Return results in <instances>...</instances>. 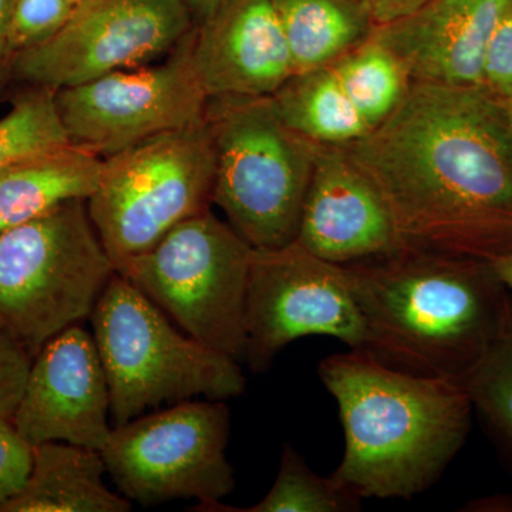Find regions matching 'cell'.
Listing matches in <instances>:
<instances>
[{
    "label": "cell",
    "mask_w": 512,
    "mask_h": 512,
    "mask_svg": "<svg viewBox=\"0 0 512 512\" xmlns=\"http://www.w3.org/2000/svg\"><path fill=\"white\" fill-rule=\"evenodd\" d=\"M481 89L501 103H512V8L500 20L488 42Z\"/></svg>",
    "instance_id": "484cf974"
},
{
    "label": "cell",
    "mask_w": 512,
    "mask_h": 512,
    "mask_svg": "<svg viewBox=\"0 0 512 512\" xmlns=\"http://www.w3.org/2000/svg\"><path fill=\"white\" fill-rule=\"evenodd\" d=\"M192 13L195 23H201L208 18L214 9L220 5L221 0H185Z\"/></svg>",
    "instance_id": "1f68e13d"
},
{
    "label": "cell",
    "mask_w": 512,
    "mask_h": 512,
    "mask_svg": "<svg viewBox=\"0 0 512 512\" xmlns=\"http://www.w3.org/2000/svg\"><path fill=\"white\" fill-rule=\"evenodd\" d=\"M116 266L87 201L0 229V325L30 356L89 320Z\"/></svg>",
    "instance_id": "8992f818"
},
{
    "label": "cell",
    "mask_w": 512,
    "mask_h": 512,
    "mask_svg": "<svg viewBox=\"0 0 512 512\" xmlns=\"http://www.w3.org/2000/svg\"><path fill=\"white\" fill-rule=\"evenodd\" d=\"M271 97L282 120L320 146H348L372 131L330 66L293 74Z\"/></svg>",
    "instance_id": "ffe728a7"
},
{
    "label": "cell",
    "mask_w": 512,
    "mask_h": 512,
    "mask_svg": "<svg viewBox=\"0 0 512 512\" xmlns=\"http://www.w3.org/2000/svg\"><path fill=\"white\" fill-rule=\"evenodd\" d=\"M227 400H185L114 426L100 453L107 476L131 503L197 500L207 511L234 491Z\"/></svg>",
    "instance_id": "9c48e42d"
},
{
    "label": "cell",
    "mask_w": 512,
    "mask_h": 512,
    "mask_svg": "<svg viewBox=\"0 0 512 512\" xmlns=\"http://www.w3.org/2000/svg\"><path fill=\"white\" fill-rule=\"evenodd\" d=\"M214 148L207 120L104 158L87 210L114 266L143 254L212 205Z\"/></svg>",
    "instance_id": "ba28073f"
},
{
    "label": "cell",
    "mask_w": 512,
    "mask_h": 512,
    "mask_svg": "<svg viewBox=\"0 0 512 512\" xmlns=\"http://www.w3.org/2000/svg\"><path fill=\"white\" fill-rule=\"evenodd\" d=\"M194 29L160 62L57 90L70 143L109 158L204 119L210 99L192 63Z\"/></svg>",
    "instance_id": "30bf717a"
},
{
    "label": "cell",
    "mask_w": 512,
    "mask_h": 512,
    "mask_svg": "<svg viewBox=\"0 0 512 512\" xmlns=\"http://www.w3.org/2000/svg\"><path fill=\"white\" fill-rule=\"evenodd\" d=\"M470 511H512L511 495H495V497L483 498L473 501L468 505Z\"/></svg>",
    "instance_id": "4dcf8cb0"
},
{
    "label": "cell",
    "mask_w": 512,
    "mask_h": 512,
    "mask_svg": "<svg viewBox=\"0 0 512 512\" xmlns=\"http://www.w3.org/2000/svg\"><path fill=\"white\" fill-rule=\"evenodd\" d=\"M330 67L372 130L392 116L413 84L402 60L375 32Z\"/></svg>",
    "instance_id": "44dd1931"
},
{
    "label": "cell",
    "mask_w": 512,
    "mask_h": 512,
    "mask_svg": "<svg viewBox=\"0 0 512 512\" xmlns=\"http://www.w3.org/2000/svg\"><path fill=\"white\" fill-rule=\"evenodd\" d=\"M345 266L365 322L362 352L413 375L463 383L512 306L487 259L400 247Z\"/></svg>",
    "instance_id": "7a4b0ae2"
},
{
    "label": "cell",
    "mask_w": 512,
    "mask_h": 512,
    "mask_svg": "<svg viewBox=\"0 0 512 512\" xmlns=\"http://www.w3.org/2000/svg\"><path fill=\"white\" fill-rule=\"evenodd\" d=\"M192 63L208 99L271 97L295 74L271 0H221L195 25Z\"/></svg>",
    "instance_id": "9a60e30c"
},
{
    "label": "cell",
    "mask_w": 512,
    "mask_h": 512,
    "mask_svg": "<svg viewBox=\"0 0 512 512\" xmlns=\"http://www.w3.org/2000/svg\"><path fill=\"white\" fill-rule=\"evenodd\" d=\"M512 0H427L419 9L377 26L413 82L481 87L488 42Z\"/></svg>",
    "instance_id": "2e32d148"
},
{
    "label": "cell",
    "mask_w": 512,
    "mask_h": 512,
    "mask_svg": "<svg viewBox=\"0 0 512 512\" xmlns=\"http://www.w3.org/2000/svg\"><path fill=\"white\" fill-rule=\"evenodd\" d=\"M296 242L346 265L402 247L376 185L342 146H320Z\"/></svg>",
    "instance_id": "5bb4252c"
},
{
    "label": "cell",
    "mask_w": 512,
    "mask_h": 512,
    "mask_svg": "<svg viewBox=\"0 0 512 512\" xmlns=\"http://www.w3.org/2000/svg\"><path fill=\"white\" fill-rule=\"evenodd\" d=\"M362 510V498L340 485L332 476L322 477L306 464L305 458L285 444L278 476L268 494L248 508L217 503L211 512H353Z\"/></svg>",
    "instance_id": "7402d4cb"
},
{
    "label": "cell",
    "mask_w": 512,
    "mask_h": 512,
    "mask_svg": "<svg viewBox=\"0 0 512 512\" xmlns=\"http://www.w3.org/2000/svg\"><path fill=\"white\" fill-rule=\"evenodd\" d=\"M67 143L55 90L23 86L13 97L12 109L0 120V170Z\"/></svg>",
    "instance_id": "603a6c76"
},
{
    "label": "cell",
    "mask_w": 512,
    "mask_h": 512,
    "mask_svg": "<svg viewBox=\"0 0 512 512\" xmlns=\"http://www.w3.org/2000/svg\"><path fill=\"white\" fill-rule=\"evenodd\" d=\"M104 158L72 143L50 148L0 170V229L45 215L67 202L92 198Z\"/></svg>",
    "instance_id": "ac0fdd59"
},
{
    "label": "cell",
    "mask_w": 512,
    "mask_h": 512,
    "mask_svg": "<svg viewBox=\"0 0 512 512\" xmlns=\"http://www.w3.org/2000/svg\"><path fill=\"white\" fill-rule=\"evenodd\" d=\"M32 467V446L12 421L0 419V505L22 490Z\"/></svg>",
    "instance_id": "83f0119b"
},
{
    "label": "cell",
    "mask_w": 512,
    "mask_h": 512,
    "mask_svg": "<svg viewBox=\"0 0 512 512\" xmlns=\"http://www.w3.org/2000/svg\"><path fill=\"white\" fill-rule=\"evenodd\" d=\"M295 73L328 67L377 28L355 0H271Z\"/></svg>",
    "instance_id": "d6986e66"
},
{
    "label": "cell",
    "mask_w": 512,
    "mask_h": 512,
    "mask_svg": "<svg viewBox=\"0 0 512 512\" xmlns=\"http://www.w3.org/2000/svg\"><path fill=\"white\" fill-rule=\"evenodd\" d=\"M33 357L0 325V419L12 421Z\"/></svg>",
    "instance_id": "4316f807"
},
{
    "label": "cell",
    "mask_w": 512,
    "mask_h": 512,
    "mask_svg": "<svg viewBox=\"0 0 512 512\" xmlns=\"http://www.w3.org/2000/svg\"><path fill=\"white\" fill-rule=\"evenodd\" d=\"M345 148L386 202L402 247L512 254V128L481 87L413 82L396 111Z\"/></svg>",
    "instance_id": "6da1fadb"
},
{
    "label": "cell",
    "mask_w": 512,
    "mask_h": 512,
    "mask_svg": "<svg viewBox=\"0 0 512 512\" xmlns=\"http://www.w3.org/2000/svg\"><path fill=\"white\" fill-rule=\"evenodd\" d=\"M15 0H0V97L9 93L13 82V56L10 49V20Z\"/></svg>",
    "instance_id": "f1b7e54d"
},
{
    "label": "cell",
    "mask_w": 512,
    "mask_h": 512,
    "mask_svg": "<svg viewBox=\"0 0 512 512\" xmlns=\"http://www.w3.org/2000/svg\"><path fill=\"white\" fill-rule=\"evenodd\" d=\"M318 373L345 431L332 477L362 500L424 493L466 443L474 406L461 383L393 369L362 350L326 357Z\"/></svg>",
    "instance_id": "3957f363"
},
{
    "label": "cell",
    "mask_w": 512,
    "mask_h": 512,
    "mask_svg": "<svg viewBox=\"0 0 512 512\" xmlns=\"http://www.w3.org/2000/svg\"><path fill=\"white\" fill-rule=\"evenodd\" d=\"M100 451L49 441L32 446L28 480L0 512H128L133 503L104 481Z\"/></svg>",
    "instance_id": "e0dca14e"
},
{
    "label": "cell",
    "mask_w": 512,
    "mask_h": 512,
    "mask_svg": "<svg viewBox=\"0 0 512 512\" xmlns=\"http://www.w3.org/2000/svg\"><path fill=\"white\" fill-rule=\"evenodd\" d=\"M355 2L369 13L376 26H382L410 15L427 0H355Z\"/></svg>",
    "instance_id": "f546056e"
},
{
    "label": "cell",
    "mask_w": 512,
    "mask_h": 512,
    "mask_svg": "<svg viewBox=\"0 0 512 512\" xmlns=\"http://www.w3.org/2000/svg\"><path fill=\"white\" fill-rule=\"evenodd\" d=\"M254 248L211 210L171 229L116 271L191 338L232 359L247 352V291Z\"/></svg>",
    "instance_id": "52a82bcc"
},
{
    "label": "cell",
    "mask_w": 512,
    "mask_h": 512,
    "mask_svg": "<svg viewBox=\"0 0 512 512\" xmlns=\"http://www.w3.org/2000/svg\"><path fill=\"white\" fill-rule=\"evenodd\" d=\"M205 120L214 148L212 205L254 249L295 242L319 144L293 131L272 97L210 99Z\"/></svg>",
    "instance_id": "5b68a950"
},
{
    "label": "cell",
    "mask_w": 512,
    "mask_h": 512,
    "mask_svg": "<svg viewBox=\"0 0 512 512\" xmlns=\"http://www.w3.org/2000/svg\"><path fill=\"white\" fill-rule=\"evenodd\" d=\"M461 384L474 409L512 443V306L490 352Z\"/></svg>",
    "instance_id": "cb8c5ba5"
},
{
    "label": "cell",
    "mask_w": 512,
    "mask_h": 512,
    "mask_svg": "<svg viewBox=\"0 0 512 512\" xmlns=\"http://www.w3.org/2000/svg\"><path fill=\"white\" fill-rule=\"evenodd\" d=\"M245 362L265 372L293 340L328 336L362 350L365 322L345 265L326 261L299 242L254 249L249 266Z\"/></svg>",
    "instance_id": "8fae6325"
},
{
    "label": "cell",
    "mask_w": 512,
    "mask_h": 512,
    "mask_svg": "<svg viewBox=\"0 0 512 512\" xmlns=\"http://www.w3.org/2000/svg\"><path fill=\"white\" fill-rule=\"evenodd\" d=\"M70 2H72L74 6H77L79 3H82L83 0H70Z\"/></svg>",
    "instance_id": "e575fe53"
},
{
    "label": "cell",
    "mask_w": 512,
    "mask_h": 512,
    "mask_svg": "<svg viewBox=\"0 0 512 512\" xmlns=\"http://www.w3.org/2000/svg\"><path fill=\"white\" fill-rule=\"evenodd\" d=\"M491 264H493L495 272L500 276L505 288L508 289L512 296V254L494 259V261H491Z\"/></svg>",
    "instance_id": "d6a6232c"
},
{
    "label": "cell",
    "mask_w": 512,
    "mask_h": 512,
    "mask_svg": "<svg viewBox=\"0 0 512 512\" xmlns=\"http://www.w3.org/2000/svg\"><path fill=\"white\" fill-rule=\"evenodd\" d=\"M508 117H510V124L512 128V103L507 104Z\"/></svg>",
    "instance_id": "836d02e7"
},
{
    "label": "cell",
    "mask_w": 512,
    "mask_h": 512,
    "mask_svg": "<svg viewBox=\"0 0 512 512\" xmlns=\"http://www.w3.org/2000/svg\"><path fill=\"white\" fill-rule=\"evenodd\" d=\"M89 320L109 383L113 427L163 404L245 392L238 360L191 338L117 271Z\"/></svg>",
    "instance_id": "277c9868"
},
{
    "label": "cell",
    "mask_w": 512,
    "mask_h": 512,
    "mask_svg": "<svg viewBox=\"0 0 512 512\" xmlns=\"http://www.w3.org/2000/svg\"><path fill=\"white\" fill-rule=\"evenodd\" d=\"M195 25L185 0H83L57 35L15 57L13 82L57 92L154 63Z\"/></svg>",
    "instance_id": "7c38bea8"
},
{
    "label": "cell",
    "mask_w": 512,
    "mask_h": 512,
    "mask_svg": "<svg viewBox=\"0 0 512 512\" xmlns=\"http://www.w3.org/2000/svg\"><path fill=\"white\" fill-rule=\"evenodd\" d=\"M83 323L50 339L32 359L12 424L30 446L62 441L100 451L109 439L110 390Z\"/></svg>",
    "instance_id": "4fadbf2b"
},
{
    "label": "cell",
    "mask_w": 512,
    "mask_h": 512,
    "mask_svg": "<svg viewBox=\"0 0 512 512\" xmlns=\"http://www.w3.org/2000/svg\"><path fill=\"white\" fill-rule=\"evenodd\" d=\"M76 6L70 0H15L10 20V49L18 56L57 35Z\"/></svg>",
    "instance_id": "d4e9b609"
}]
</instances>
